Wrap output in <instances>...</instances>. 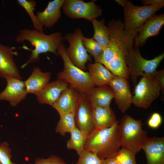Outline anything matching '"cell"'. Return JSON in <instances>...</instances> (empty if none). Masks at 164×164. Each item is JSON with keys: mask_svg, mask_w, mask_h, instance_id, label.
<instances>
[{"mask_svg": "<svg viewBox=\"0 0 164 164\" xmlns=\"http://www.w3.org/2000/svg\"><path fill=\"white\" fill-rule=\"evenodd\" d=\"M109 41L96 62L104 65L114 76L129 79L130 74L125 58L129 49L134 46L139 29L124 30L120 20L113 19L108 23Z\"/></svg>", "mask_w": 164, "mask_h": 164, "instance_id": "6da1fadb", "label": "cell"}, {"mask_svg": "<svg viewBox=\"0 0 164 164\" xmlns=\"http://www.w3.org/2000/svg\"><path fill=\"white\" fill-rule=\"evenodd\" d=\"M61 33L57 32L49 35L45 34L35 29H20L15 41L18 43L29 41L34 47L27 62L21 66L24 68L28 64L38 62L40 54L50 52L59 55L57 51L60 44L64 40Z\"/></svg>", "mask_w": 164, "mask_h": 164, "instance_id": "7a4b0ae2", "label": "cell"}, {"mask_svg": "<svg viewBox=\"0 0 164 164\" xmlns=\"http://www.w3.org/2000/svg\"><path fill=\"white\" fill-rule=\"evenodd\" d=\"M118 125L95 129L87 136L84 150L95 154L101 160L115 157L121 147Z\"/></svg>", "mask_w": 164, "mask_h": 164, "instance_id": "3957f363", "label": "cell"}, {"mask_svg": "<svg viewBox=\"0 0 164 164\" xmlns=\"http://www.w3.org/2000/svg\"><path fill=\"white\" fill-rule=\"evenodd\" d=\"M142 125L140 119H135L128 115L123 116L118 125L121 147L135 155L142 149L148 138Z\"/></svg>", "mask_w": 164, "mask_h": 164, "instance_id": "277c9868", "label": "cell"}, {"mask_svg": "<svg viewBox=\"0 0 164 164\" xmlns=\"http://www.w3.org/2000/svg\"><path fill=\"white\" fill-rule=\"evenodd\" d=\"M64 63L63 71L57 74L58 79L63 80L75 88L82 94H87L90 90L95 86L88 72L83 71L75 66L67 55L66 48L62 43L57 51Z\"/></svg>", "mask_w": 164, "mask_h": 164, "instance_id": "5b68a950", "label": "cell"}, {"mask_svg": "<svg viewBox=\"0 0 164 164\" xmlns=\"http://www.w3.org/2000/svg\"><path fill=\"white\" fill-rule=\"evenodd\" d=\"M164 57L163 53L152 60L144 59L140 54L139 46L134 42L133 46L129 49L125 58L130 76L133 83L136 84L139 76L151 79Z\"/></svg>", "mask_w": 164, "mask_h": 164, "instance_id": "8992f818", "label": "cell"}, {"mask_svg": "<svg viewBox=\"0 0 164 164\" xmlns=\"http://www.w3.org/2000/svg\"><path fill=\"white\" fill-rule=\"evenodd\" d=\"M124 9V30L138 29L150 17L160 9L151 5L138 6L125 0Z\"/></svg>", "mask_w": 164, "mask_h": 164, "instance_id": "52a82bcc", "label": "cell"}, {"mask_svg": "<svg viewBox=\"0 0 164 164\" xmlns=\"http://www.w3.org/2000/svg\"><path fill=\"white\" fill-rule=\"evenodd\" d=\"M83 37L82 31L77 28L73 32L66 34L64 39L70 45L67 48H66L69 58L75 66L84 71L87 69L86 63L91 59L83 44Z\"/></svg>", "mask_w": 164, "mask_h": 164, "instance_id": "ba28073f", "label": "cell"}, {"mask_svg": "<svg viewBox=\"0 0 164 164\" xmlns=\"http://www.w3.org/2000/svg\"><path fill=\"white\" fill-rule=\"evenodd\" d=\"M62 8L67 17L73 19L83 18L91 22L102 14L101 9L94 1L65 0Z\"/></svg>", "mask_w": 164, "mask_h": 164, "instance_id": "9c48e42d", "label": "cell"}, {"mask_svg": "<svg viewBox=\"0 0 164 164\" xmlns=\"http://www.w3.org/2000/svg\"><path fill=\"white\" fill-rule=\"evenodd\" d=\"M161 91L155 81L142 77L134 89L132 104L136 107L147 108L159 96Z\"/></svg>", "mask_w": 164, "mask_h": 164, "instance_id": "30bf717a", "label": "cell"}, {"mask_svg": "<svg viewBox=\"0 0 164 164\" xmlns=\"http://www.w3.org/2000/svg\"><path fill=\"white\" fill-rule=\"evenodd\" d=\"M76 127L87 136L95 129L92 107L86 95L82 94L75 113Z\"/></svg>", "mask_w": 164, "mask_h": 164, "instance_id": "8fae6325", "label": "cell"}, {"mask_svg": "<svg viewBox=\"0 0 164 164\" xmlns=\"http://www.w3.org/2000/svg\"><path fill=\"white\" fill-rule=\"evenodd\" d=\"M108 85L113 91L118 108L122 112H125L132 104L133 96L127 79L114 76Z\"/></svg>", "mask_w": 164, "mask_h": 164, "instance_id": "7c38bea8", "label": "cell"}, {"mask_svg": "<svg viewBox=\"0 0 164 164\" xmlns=\"http://www.w3.org/2000/svg\"><path fill=\"white\" fill-rule=\"evenodd\" d=\"M5 79L7 85L0 93V100L7 101L12 106H16L28 94L25 82L10 75H7Z\"/></svg>", "mask_w": 164, "mask_h": 164, "instance_id": "4fadbf2b", "label": "cell"}, {"mask_svg": "<svg viewBox=\"0 0 164 164\" xmlns=\"http://www.w3.org/2000/svg\"><path fill=\"white\" fill-rule=\"evenodd\" d=\"M82 94L69 85L61 93L52 106L59 115L69 113H75Z\"/></svg>", "mask_w": 164, "mask_h": 164, "instance_id": "5bb4252c", "label": "cell"}, {"mask_svg": "<svg viewBox=\"0 0 164 164\" xmlns=\"http://www.w3.org/2000/svg\"><path fill=\"white\" fill-rule=\"evenodd\" d=\"M16 48L0 43V77L5 79L7 75H10L21 80L14 59V56L18 55V52L14 50Z\"/></svg>", "mask_w": 164, "mask_h": 164, "instance_id": "9a60e30c", "label": "cell"}, {"mask_svg": "<svg viewBox=\"0 0 164 164\" xmlns=\"http://www.w3.org/2000/svg\"><path fill=\"white\" fill-rule=\"evenodd\" d=\"M164 24V14L154 15L149 18L139 29L134 43L138 46L143 45L149 38L157 35Z\"/></svg>", "mask_w": 164, "mask_h": 164, "instance_id": "2e32d148", "label": "cell"}, {"mask_svg": "<svg viewBox=\"0 0 164 164\" xmlns=\"http://www.w3.org/2000/svg\"><path fill=\"white\" fill-rule=\"evenodd\" d=\"M68 86L66 82L59 79L49 83L36 94L39 103L52 106L61 93Z\"/></svg>", "mask_w": 164, "mask_h": 164, "instance_id": "e0dca14e", "label": "cell"}, {"mask_svg": "<svg viewBox=\"0 0 164 164\" xmlns=\"http://www.w3.org/2000/svg\"><path fill=\"white\" fill-rule=\"evenodd\" d=\"M147 164H164V137L148 138L142 149Z\"/></svg>", "mask_w": 164, "mask_h": 164, "instance_id": "ac0fdd59", "label": "cell"}, {"mask_svg": "<svg viewBox=\"0 0 164 164\" xmlns=\"http://www.w3.org/2000/svg\"><path fill=\"white\" fill-rule=\"evenodd\" d=\"M65 0H54L48 2L45 9L36 11V16L41 25L46 28H51L61 17L60 9Z\"/></svg>", "mask_w": 164, "mask_h": 164, "instance_id": "d6986e66", "label": "cell"}, {"mask_svg": "<svg viewBox=\"0 0 164 164\" xmlns=\"http://www.w3.org/2000/svg\"><path fill=\"white\" fill-rule=\"evenodd\" d=\"M108 86H94L91 88L86 96L92 107H110L114 95L112 90Z\"/></svg>", "mask_w": 164, "mask_h": 164, "instance_id": "ffe728a7", "label": "cell"}, {"mask_svg": "<svg viewBox=\"0 0 164 164\" xmlns=\"http://www.w3.org/2000/svg\"><path fill=\"white\" fill-rule=\"evenodd\" d=\"M92 109L96 129H101L109 128L119 123L114 113L110 107H92Z\"/></svg>", "mask_w": 164, "mask_h": 164, "instance_id": "44dd1931", "label": "cell"}, {"mask_svg": "<svg viewBox=\"0 0 164 164\" xmlns=\"http://www.w3.org/2000/svg\"><path fill=\"white\" fill-rule=\"evenodd\" d=\"M50 72H42L38 67H34L29 77L25 81L27 93L36 94L47 84L51 79Z\"/></svg>", "mask_w": 164, "mask_h": 164, "instance_id": "7402d4cb", "label": "cell"}, {"mask_svg": "<svg viewBox=\"0 0 164 164\" xmlns=\"http://www.w3.org/2000/svg\"><path fill=\"white\" fill-rule=\"evenodd\" d=\"M88 68L91 80L95 86L108 85L114 77L106 67L99 62L88 63Z\"/></svg>", "mask_w": 164, "mask_h": 164, "instance_id": "603a6c76", "label": "cell"}, {"mask_svg": "<svg viewBox=\"0 0 164 164\" xmlns=\"http://www.w3.org/2000/svg\"><path fill=\"white\" fill-rule=\"evenodd\" d=\"M91 22L94 29L92 38L104 48L107 45L109 41V30L108 27L105 25L104 19L100 20L95 19Z\"/></svg>", "mask_w": 164, "mask_h": 164, "instance_id": "cb8c5ba5", "label": "cell"}, {"mask_svg": "<svg viewBox=\"0 0 164 164\" xmlns=\"http://www.w3.org/2000/svg\"><path fill=\"white\" fill-rule=\"evenodd\" d=\"M70 134V138L67 143V147L69 149L75 150L80 156L84 150L87 136L76 127Z\"/></svg>", "mask_w": 164, "mask_h": 164, "instance_id": "d4e9b609", "label": "cell"}, {"mask_svg": "<svg viewBox=\"0 0 164 164\" xmlns=\"http://www.w3.org/2000/svg\"><path fill=\"white\" fill-rule=\"evenodd\" d=\"M75 113H69L60 115V119L58 122L56 132L63 136L71 132L76 127L74 118Z\"/></svg>", "mask_w": 164, "mask_h": 164, "instance_id": "484cf974", "label": "cell"}, {"mask_svg": "<svg viewBox=\"0 0 164 164\" xmlns=\"http://www.w3.org/2000/svg\"><path fill=\"white\" fill-rule=\"evenodd\" d=\"M18 4L22 7L30 17L35 29L43 32V26L37 19L34 12L36 11V2L34 0H18Z\"/></svg>", "mask_w": 164, "mask_h": 164, "instance_id": "4316f807", "label": "cell"}, {"mask_svg": "<svg viewBox=\"0 0 164 164\" xmlns=\"http://www.w3.org/2000/svg\"><path fill=\"white\" fill-rule=\"evenodd\" d=\"M82 41L87 52L94 57L95 62H97L102 54L104 48L103 46L93 38H87L84 36Z\"/></svg>", "mask_w": 164, "mask_h": 164, "instance_id": "83f0119b", "label": "cell"}, {"mask_svg": "<svg viewBox=\"0 0 164 164\" xmlns=\"http://www.w3.org/2000/svg\"><path fill=\"white\" fill-rule=\"evenodd\" d=\"M135 155L131 151L121 148L115 157L119 164H137Z\"/></svg>", "mask_w": 164, "mask_h": 164, "instance_id": "f1b7e54d", "label": "cell"}, {"mask_svg": "<svg viewBox=\"0 0 164 164\" xmlns=\"http://www.w3.org/2000/svg\"><path fill=\"white\" fill-rule=\"evenodd\" d=\"M75 164H101V160L95 154L84 150Z\"/></svg>", "mask_w": 164, "mask_h": 164, "instance_id": "f546056e", "label": "cell"}, {"mask_svg": "<svg viewBox=\"0 0 164 164\" xmlns=\"http://www.w3.org/2000/svg\"><path fill=\"white\" fill-rule=\"evenodd\" d=\"M11 149L9 143L4 142L0 144V162L1 164H15L12 162Z\"/></svg>", "mask_w": 164, "mask_h": 164, "instance_id": "4dcf8cb0", "label": "cell"}, {"mask_svg": "<svg viewBox=\"0 0 164 164\" xmlns=\"http://www.w3.org/2000/svg\"><path fill=\"white\" fill-rule=\"evenodd\" d=\"M35 164H67L60 157L51 155L47 159H37Z\"/></svg>", "mask_w": 164, "mask_h": 164, "instance_id": "1f68e13d", "label": "cell"}, {"mask_svg": "<svg viewBox=\"0 0 164 164\" xmlns=\"http://www.w3.org/2000/svg\"><path fill=\"white\" fill-rule=\"evenodd\" d=\"M162 118L161 115L157 112L153 113L148 121V126L151 128L156 129L161 125Z\"/></svg>", "mask_w": 164, "mask_h": 164, "instance_id": "d6a6232c", "label": "cell"}, {"mask_svg": "<svg viewBox=\"0 0 164 164\" xmlns=\"http://www.w3.org/2000/svg\"><path fill=\"white\" fill-rule=\"evenodd\" d=\"M152 79L155 81L161 87L162 93L164 92V70H156L154 73Z\"/></svg>", "mask_w": 164, "mask_h": 164, "instance_id": "836d02e7", "label": "cell"}, {"mask_svg": "<svg viewBox=\"0 0 164 164\" xmlns=\"http://www.w3.org/2000/svg\"><path fill=\"white\" fill-rule=\"evenodd\" d=\"M142 2L144 5H151L159 9L164 5L163 0H143Z\"/></svg>", "mask_w": 164, "mask_h": 164, "instance_id": "e575fe53", "label": "cell"}, {"mask_svg": "<svg viewBox=\"0 0 164 164\" xmlns=\"http://www.w3.org/2000/svg\"><path fill=\"white\" fill-rule=\"evenodd\" d=\"M101 164H119L115 157L107 158L101 160Z\"/></svg>", "mask_w": 164, "mask_h": 164, "instance_id": "d590c367", "label": "cell"}, {"mask_svg": "<svg viewBox=\"0 0 164 164\" xmlns=\"http://www.w3.org/2000/svg\"><path fill=\"white\" fill-rule=\"evenodd\" d=\"M115 1L118 4L123 7L125 5V0H116Z\"/></svg>", "mask_w": 164, "mask_h": 164, "instance_id": "8d00e7d4", "label": "cell"}, {"mask_svg": "<svg viewBox=\"0 0 164 164\" xmlns=\"http://www.w3.org/2000/svg\"><path fill=\"white\" fill-rule=\"evenodd\" d=\"M0 164H1V162H0Z\"/></svg>", "mask_w": 164, "mask_h": 164, "instance_id": "74e56055", "label": "cell"}]
</instances>
